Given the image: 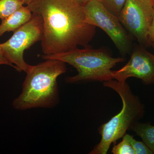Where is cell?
Returning a JSON list of instances; mask_svg holds the SVG:
<instances>
[{
	"label": "cell",
	"instance_id": "cell-12",
	"mask_svg": "<svg viewBox=\"0 0 154 154\" xmlns=\"http://www.w3.org/2000/svg\"><path fill=\"white\" fill-rule=\"evenodd\" d=\"M132 146L135 154H153L150 149L143 141L136 140L131 135L125 134L124 135Z\"/></svg>",
	"mask_w": 154,
	"mask_h": 154
},
{
	"label": "cell",
	"instance_id": "cell-10",
	"mask_svg": "<svg viewBox=\"0 0 154 154\" xmlns=\"http://www.w3.org/2000/svg\"><path fill=\"white\" fill-rule=\"evenodd\" d=\"M142 140L154 154V126L150 123L136 122L130 129Z\"/></svg>",
	"mask_w": 154,
	"mask_h": 154
},
{
	"label": "cell",
	"instance_id": "cell-13",
	"mask_svg": "<svg viewBox=\"0 0 154 154\" xmlns=\"http://www.w3.org/2000/svg\"><path fill=\"white\" fill-rule=\"evenodd\" d=\"M105 8L119 17L126 0H99Z\"/></svg>",
	"mask_w": 154,
	"mask_h": 154
},
{
	"label": "cell",
	"instance_id": "cell-18",
	"mask_svg": "<svg viewBox=\"0 0 154 154\" xmlns=\"http://www.w3.org/2000/svg\"><path fill=\"white\" fill-rule=\"evenodd\" d=\"M32 1L33 0H23L25 5H28V4H30Z\"/></svg>",
	"mask_w": 154,
	"mask_h": 154
},
{
	"label": "cell",
	"instance_id": "cell-16",
	"mask_svg": "<svg viewBox=\"0 0 154 154\" xmlns=\"http://www.w3.org/2000/svg\"><path fill=\"white\" fill-rule=\"evenodd\" d=\"M2 65H7L13 67L11 63L6 59L5 58L3 55L2 51V45L0 44V66Z\"/></svg>",
	"mask_w": 154,
	"mask_h": 154
},
{
	"label": "cell",
	"instance_id": "cell-19",
	"mask_svg": "<svg viewBox=\"0 0 154 154\" xmlns=\"http://www.w3.org/2000/svg\"><path fill=\"white\" fill-rule=\"evenodd\" d=\"M152 2L154 8V0H152Z\"/></svg>",
	"mask_w": 154,
	"mask_h": 154
},
{
	"label": "cell",
	"instance_id": "cell-4",
	"mask_svg": "<svg viewBox=\"0 0 154 154\" xmlns=\"http://www.w3.org/2000/svg\"><path fill=\"white\" fill-rule=\"evenodd\" d=\"M78 47L66 52L42 55L45 60L53 59L69 64L76 69L78 73L67 77L66 82L78 84L82 82H107L113 80L112 69L116 64L125 61L124 57H114L105 50L93 49L89 46Z\"/></svg>",
	"mask_w": 154,
	"mask_h": 154
},
{
	"label": "cell",
	"instance_id": "cell-1",
	"mask_svg": "<svg viewBox=\"0 0 154 154\" xmlns=\"http://www.w3.org/2000/svg\"><path fill=\"white\" fill-rule=\"evenodd\" d=\"M27 6L42 19L44 55L88 47L96 34V27L87 22L83 6L75 0H33Z\"/></svg>",
	"mask_w": 154,
	"mask_h": 154
},
{
	"label": "cell",
	"instance_id": "cell-6",
	"mask_svg": "<svg viewBox=\"0 0 154 154\" xmlns=\"http://www.w3.org/2000/svg\"><path fill=\"white\" fill-rule=\"evenodd\" d=\"M82 6L87 22L103 30L122 55L131 52V37L118 17L107 10L99 0H92Z\"/></svg>",
	"mask_w": 154,
	"mask_h": 154
},
{
	"label": "cell",
	"instance_id": "cell-11",
	"mask_svg": "<svg viewBox=\"0 0 154 154\" xmlns=\"http://www.w3.org/2000/svg\"><path fill=\"white\" fill-rule=\"evenodd\" d=\"M24 5L23 0H0V19L8 18Z\"/></svg>",
	"mask_w": 154,
	"mask_h": 154
},
{
	"label": "cell",
	"instance_id": "cell-5",
	"mask_svg": "<svg viewBox=\"0 0 154 154\" xmlns=\"http://www.w3.org/2000/svg\"><path fill=\"white\" fill-rule=\"evenodd\" d=\"M43 24L41 17L33 14L31 19L14 31L8 41L2 43L3 55L13 67L19 72L28 73L33 66L25 61L24 53L37 42L41 41Z\"/></svg>",
	"mask_w": 154,
	"mask_h": 154
},
{
	"label": "cell",
	"instance_id": "cell-2",
	"mask_svg": "<svg viewBox=\"0 0 154 154\" xmlns=\"http://www.w3.org/2000/svg\"><path fill=\"white\" fill-rule=\"evenodd\" d=\"M65 63L49 59L33 66L27 73L22 91L13 102L17 110L51 108L60 102L57 79L66 72Z\"/></svg>",
	"mask_w": 154,
	"mask_h": 154
},
{
	"label": "cell",
	"instance_id": "cell-7",
	"mask_svg": "<svg viewBox=\"0 0 154 154\" xmlns=\"http://www.w3.org/2000/svg\"><path fill=\"white\" fill-rule=\"evenodd\" d=\"M123 27L141 44L149 45L148 33L154 18L152 0H126L119 16Z\"/></svg>",
	"mask_w": 154,
	"mask_h": 154
},
{
	"label": "cell",
	"instance_id": "cell-14",
	"mask_svg": "<svg viewBox=\"0 0 154 154\" xmlns=\"http://www.w3.org/2000/svg\"><path fill=\"white\" fill-rule=\"evenodd\" d=\"M122 140L117 144L115 145L111 152L113 154H135L134 150L129 141L125 136Z\"/></svg>",
	"mask_w": 154,
	"mask_h": 154
},
{
	"label": "cell",
	"instance_id": "cell-8",
	"mask_svg": "<svg viewBox=\"0 0 154 154\" xmlns=\"http://www.w3.org/2000/svg\"><path fill=\"white\" fill-rule=\"evenodd\" d=\"M130 78L139 79L144 85H154V54L143 47H137L124 66L113 71V79L125 82Z\"/></svg>",
	"mask_w": 154,
	"mask_h": 154
},
{
	"label": "cell",
	"instance_id": "cell-17",
	"mask_svg": "<svg viewBox=\"0 0 154 154\" xmlns=\"http://www.w3.org/2000/svg\"><path fill=\"white\" fill-rule=\"evenodd\" d=\"M75 1L81 5L82 6L83 5L87 4V3L89 2L90 1H92V0H75Z\"/></svg>",
	"mask_w": 154,
	"mask_h": 154
},
{
	"label": "cell",
	"instance_id": "cell-15",
	"mask_svg": "<svg viewBox=\"0 0 154 154\" xmlns=\"http://www.w3.org/2000/svg\"><path fill=\"white\" fill-rule=\"evenodd\" d=\"M149 43L154 48V18L148 33Z\"/></svg>",
	"mask_w": 154,
	"mask_h": 154
},
{
	"label": "cell",
	"instance_id": "cell-3",
	"mask_svg": "<svg viewBox=\"0 0 154 154\" xmlns=\"http://www.w3.org/2000/svg\"><path fill=\"white\" fill-rule=\"evenodd\" d=\"M103 85L115 91L122 102L121 111L98 128L101 140L90 154H107L112 144L121 138L136 122L143 117L144 105L138 96L133 94L126 82L114 79L103 82Z\"/></svg>",
	"mask_w": 154,
	"mask_h": 154
},
{
	"label": "cell",
	"instance_id": "cell-9",
	"mask_svg": "<svg viewBox=\"0 0 154 154\" xmlns=\"http://www.w3.org/2000/svg\"><path fill=\"white\" fill-rule=\"evenodd\" d=\"M32 12L28 6H22L8 18L2 20L0 25V36L6 32L16 31L32 18Z\"/></svg>",
	"mask_w": 154,
	"mask_h": 154
}]
</instances>
